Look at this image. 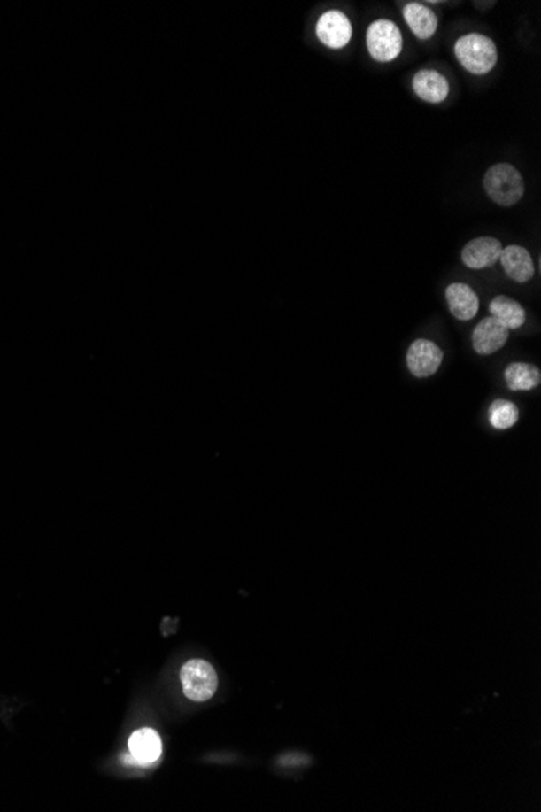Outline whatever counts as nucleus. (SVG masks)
I'll return each mask as SVG.
<instances>
[{"instance_id": "8", "label": "nucleus", "mask_w": 541, "mask_h": 812, "mask_svg": "<svg viewBox=\"0 0 541 812\" xmlns=\"http://www.w3.org/2000/svg\"><path fill=\"white\" fill-rule=\"evenodd\" d=\"M503 251L501 242L494 237H478L470 240L462 249V263L467 268H490L499 261Z\"/></svg>"}, {"instance_id": "1", "label": "nucleus", "mask_w": 541, "mask_h": 812, "mask_svg": "<svg viewBox=\"0 0 541 812\" xmlns=\"http://www.w3.org/2000/svg\"><path fill=\"white\" fill-rule=\"evenodd\" d=\"M454 54L459 64L472 75H486L498 64V49L491 38L480 33H468L457 39Z\"/></svg>"}, {"instance_id": "12", "label": "nucleus", "mask_w": 541, "mask_h": 812, "mask_svg": "<svg viewBox=\"0 0 541 812\" xmlns=\"http://www.w3.org/2000/svg\"><path fill=\"white\" fill-rule=\"evenodd\" d=\"M402 15L410 31L415 35V38L420 41H428L435 36L437 29V13L428 5H423L420 2H410V4H406Z\"/></svg>"}, {"instance_id": "10", "label": "nucleus", "mask_w": 541, "mask_h": 812, "mask_svg": "<svg viewBox=\"0 0 541 812\" xmlns=\"http://www.w3.org/2000/svg\"><path fill=\"white\" fill-rule=\"evenodd\" d=\"M499 261L503 265L504 273L515 282L523 284L529 282L535 275L532 255L530 251L519 245H509L501 251Z\"/></svg>"}, {"instance_id": "6", "label": "nucleus", "mask_w": 541, "mask_h": 812, "mask_svg": "<svg viewBox=\"0 0 541 812\" xmlns=\"http://www.w3.org/2000/svg\"><path fill=\"white\" fill-rule=\"evenodd\" d=\"M443 351L429 339H417L408 347L407 367L417 378H428L437 372L443 362Z\"/></svg>"}, {"instance_id": "2", "label": "nucleus", "mask_w": 541, "mask_h": 812, "mask_svg": "<svg viewBox=\"0 0 541 812\" xmlns=\"http://www.w3.org/2000/svg\"><path fill=\"white\" fill-rule=\"evenodd\" d=\"M483 189L490 200L503 208H511L522 200L525 193L522 174L513 164L491 166L483 177Z\"/></svg>"}, {"instance_id": "3", "label": "nucleus", "mask_w": 541, "mask_h": 812, "mask_svg": "<svg viewBox=\"0 0 541 812\" xmlns=\"http://www.w3.org/2000/svg\"><path fill=\"white\" fill-rule=\"evenodd\" d=\"M367 49L371 58L381 64L396 60L404 49L399 27L390 19H375L367 29Z\"/></svg>"}, {"instance_id": "14", "label": "nucleus", "mask_w": 541, "mask_h": 812, "mask_svg": "<svg viewBox=\"0 0 541 812\" xmlns=\"http://www.w3.org/2000/svg\"><path fill=\"white\" fill-rule=\"evenodd\" d=\"M490 313L507 329H519L527 320L523 306L507 296L494 297L490 302Z\"/></svg>"}, {"instance_id": "13", "label": "nucleus", "mask_w": 541, "mask_h": 812, "mask_svg": "<svg viewBox=\"0 0 541 812\" xmlns=\"http://www.w3.org/2000/svg\"><path fill=\"white\" fill-rule=\"evenodd\" d=\"M130 753L140 764L156 762L162 753V743L159 735L151 728H143L130 736Z\"/></svg>"}, {"instance_id": "9", "label": "nucleus", "mask_w": 541, "mask_h": 812, "mask_svg": "<svg viewBox=\"0 0 541 812\" xmlns=\"http://www.w3.org/2000/svg\"><path fill=\"white\" fill-rule=\"evenodd\" d=\"M412 88L415 95L429 104H441L449 96L447 78L431 68H423L412 78Z\"/></svg>"}, {"instance_id": "5", "label": "nucleus", "mask_w": 541, "mask_h": 812, "mask_svg": "<svg viewBox=\"0 0 541 812\" xmlns=\"http://www.w3.org/2000/svg\"><path fill=\"white\" fill-rule=\"evenodd\" d=\"M353 29L351 19L341 10H328L316 21V38L326 48L344 49L351 43Z\"/></svg>"}, {"instance_id": "7", "label": "nucleus", "mask_w": 541, "mask_h": 812, "mask_svg": "<svg viewBox=\"0 0 541 812\" xmlns=\"http://www.w3.org/2000/svg\"><path fill=\"white\" fill-rule=\"evenodd\" d=\"M509 339V329L501 325L493 316L482 320L472 335V344L475 352L480 355H491L501 351Z\"/></svg>"}, {"instance_id": "4", "label": "nucleus", "mask_w": 541, "mask_h": 812, "mask_svg": "<svg viewBox=\"0 0 541 812\" xmlns=\"http://www.w3.org/2000/svg\"><path fill=\"white\" fill-rule=\"evenodd\" d=\"M182 688L185 696L195 702H205L218 689V675L205 660H190L181 669Z\"/></svg>"}, {"instance_id": "15", "label": "nucleus", "mask_w": 541, "mask_h": 812, "mask_svg": "<svg viewBox=\"0 0 541 812\" xmlns=\"http://www.w3.org/2000/svg\"><path fill=\"white\" fill-rule=\"evenodd\" d=\"M504 380L511 391H530L541 382V373L532 363H511L504 370Z\"/></svg>"}, {"instance_id": "11", "label": "nucleus", "mask_w": 541, "mask_h": 812, "mask_svg": "<svg viewBox=\"0 0 541 812\" xmlns=\"http://www.w3.org/2000/svg\"><path fill=\"white\" fill-rule=\"evenodd\" d=\"M446 300L449 312L460 321H468L475 318L480 308V300L474 289L462 282H454L447 286Z\"/></svg>"}, {"instance_id": "16", "label": "nucleus", "mask_w": 541, "mask_h": 812, "mask_svg": "<svg viewBox=\"0 0 541 812\" xmlns=\"http://www.w3.org/2000/svg\"><path fill=\"white\" fill-rule=\"evenodd\" d=\"M488 415H490V423L496 430H507L519 421V409L514 402L496 399L491 404Z\"/></svg>"}]
</instances>
